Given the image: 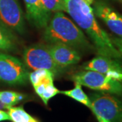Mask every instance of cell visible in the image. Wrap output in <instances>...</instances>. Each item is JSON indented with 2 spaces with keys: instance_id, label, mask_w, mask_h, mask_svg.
Wrapping results in <instances>:
<instances>
[{
  "instance_id": "cell-18",
  "label": "cell",
  "mask_w": 122,
  "mask_h": 122,
  "mask_svg": "<svg viewBox=\"0 0 122 122\" xmlns=\"http://www.w3.org/2000/svg\"><path fill=\"white\" fill-rule=\"evenodd\" d=\"M61 90H59L58 88L54 86V81L48 83L45 87L44 92L42 95L40 96L41 99L44 102L45 105H48V101L50 100L54 96H55L57 94H60Z\"/></svg>"
},
{
  "instance_id": "cell-1",
  "label": "cell",
  "mask_w": 122,
  "mask_h": 122,
  "mask_svg": "<svg viewBox=\"0 0 122 122\" xmlns=\"http://www.w3.org/2000/svg\"><path fill=\"white\" fill-rule=\"evenodd\" d=\"M66 12L91 39L98 55L121 59L122 55L114 46L111 37L97 22L91 5L94 0H64Z\"/></svg>"
},
{
  "instance_id": "cell-7",
  "label": "cell",
  "mask_w": 122,
  "mask_h": 122,
  "mask_svg": "<svg viewBox=\"0 0 122 122\" xmlns=\"http://www.w3.org/2000/svg\"><path fill=\"white\" fill-rule=\"evenodd\" d=\"M0 20L14 32H25V18L18 0H0Z\"/></svg>"
},
{
  "instance_id": "cell-2",
  "label": "cell",
  "mask_w": 122,
  "mask_h": 122,
  "mask_svg": "<svg viewBox=\"0 0 122 122\" xmlns=\"http://www.w3.org/2000/svg\"><path fill=\"white\" fill-rule=\"evenodd\" d=\"M43 37L48 44H62L77 50L92 48L82 30L62 12H54L44 28Z\"/></svg>"
},
{
  "instance_id": "cell-19",
  "label": "cell",
  "mask_w": 122,
  "mask_h": 122,
  "mask_svg": "<svg viewBox=\"0 0 122 122\" xmlns=\"http://www.w3.org/2000/svg\"><path fill=\"white\" fill-rule=\"evenodd\" d=\"M111 41L115 48L122 55V37H111Z\"/></svg>"
},
{
  "instance_id": "cell-24",
  "label": "cell",
  "mask_w": 122,
  "mask_h": 122,
  "mask_svg": "<svg viewBox=\"0 0 122 122\" xmlns=\"http://www.w3.org/2000/svg\"></svg>"
},
{
  "instance_id": "cell-11",
  "label": "cell",
  "mask_w": 122,
  "mask_h": 122,
  "mask_svg": "<svg viewBox=\"0 0 122 122\" xmlns=\"http://www.w3.org/2000/svg\"><path fill=\"white\" fill-rule=\"evenodd\" d=\"M94 13L102 20L106 25L115 34L122 37V16L105 3L96 2L94 8Z\"/></svg>"
},
{
  "instance_id": "cell-20",
  "label": "cell",
  "mask_w": 122,
  "mask_h": 122,
  "mask_svg": "<svg viewBox=\"0 0 122 122\" xmlns=\"http://www.w3.org/2000/svg\"><path fill=\"white\" fill-rule=\"evenodd\" d=\"M4 121H10V117L8 113L3 109H0V122Z\"/></svg>"
},
{
  "instance_id": "cell-17",
  "label": "cell",
  "mask_w": 122,
  "mask_h": 122,
  "mask_svg": "<svg viewBox=\"0 0 122 122\" xmlns=\"http://www.w3.org/2000/svg\"><path fill=\"white\" fill-rule=\"evenodd\" d=\"M44 8L48 12H66L64 0H41Z\"/></svg>"
},
{
  "instance_id": "cell-6",
  "label": "cell",
  "mask_w": 122,
  "mask_h": 122,
  "mask_svg": "<svg viewBox=\"0 0 122 122\" xmlns=\"http://www.w3.org/2000/svg\"><path fill=\"white\" fill-rule=\"evenodd\" d=\"M29 72L18 58L0 52V81L11 85H24L29 80Z\"/></svg>"
},
{
  "instance_id": "cell-9",
  "label": "cell",
  "mask_w": 122,
  "mask_h": 122,
  "mask_svg": "<svg viewBox=\"0 0 122 122\" xmlns=\"http://www.w3.org/2000/svg\"><path fill=\"white\" fill-rule=\"evenodd\" d=\"M53 59L59 66L65 69L78 63L81 54L77 50L62 44H48Z\"/></svg>"
},
{
  "instance_id": "cell-4",
  "label": "cell",
  "mask_w": 122,
  "mask_h": 122,
  "mask_svg": "<svg viewBox=\"0 0 122 122\" xmlns=\"http://www.w3.org/2000/svg\"><path fill=\"white\" fill-rule=\"evenodd\" d=\"M72 79L75 83L94 90L117 95L122 94V81L97 71L90 70L80 71L73 75Z\"/></svg>"
},
{
  "instance_id": "cell-10",
  "label": "cell",
  "mask_w": 122,
  "mask_h": 122,
  "mask_svg": "<svg viewBox=\"0 0 122 122\" xmlns=\"http://www.w3.org/2000/svg\"><path fill=\"white\" fill-rule=\"evenodd\" d=\"M26 8V18L30 25L44 29L51 18V13L44 8L41 0H23Z\"/></svg>"
},
{
  "instance_id": "cell-22",
  "label": "cell",
  "mask_w": 122,
  "mask_h": 122,
  "mask_svg": "<svg viewBox=\"0 0 122 122\" xmlns=\"http://www.w3.org/2000/svg\"><path fill=\"white\" fill-rule=\"evenodd\" d=\"M0 109H8V107L0 100Z\"/></svg>"
},
{
  "instance_id": "cell-14",
  "label": "cell",
  "mask_w": 122,
  "mask_h": 122,
  "mask_svg": "<svg viewBox=\"0 0 122 122\" xmlns=\"http://www.w3.org/2000/svg\"><path fill=\"white\" fill-rule=\"evenodd\" d=\"M8 110L10 121L12 122H32L36 120L30 115L26 113L22 107H11Z\"/></svg>"
},
{
  "instance_id": "cell-23",
  "label": "cell",
  "mask_w": 122,
  "mask_h": 122,
  "mask_svg": "<svg viewBox=\"0 0 122 122\" xmlns=\"http://www.w3.org/2000/svg\"><path fill=\"white\" fill-rule=\"evenodd\" d=\"M38 122V121H37V119H36V120H35V121H34V122Z\"/></svg>"
},
{
  "instance_id": "cell-3",
  "label": "cell",
  "mask_w": 122,
  "mask_h": 122,
  "mask_svg": "<svg viewBox=\"0 0 122 122\" xmlns=\"http://www.w3.org/2000/svg\"><path fill=\"white\" fill-rule=\"evenodd\" d=\"M23 61L27 68L48 70L54 76L62 73L65 69L55 62L48 45L36 44L26 48L23 52Z\"/></svg>"
},
{
  "instance_id": "cell-16",
  "label": "cell",
  "mask_w": 122,
  "mask_h": 122,
  "mask_svg": "<svg viewBox=\"0 0 122 122\" xmlns=\"http://www.w3.org/2000/svg\"><path fill=\"white\" fill-rule=\"evenodd\" d=\"M50 77H55L54 75L50 71L46 69L33 70V72L29 73V79L33 86L35 87L42 82L44 79Z\"/></svg>"
},
{
  "instance_id": "cell-13",
  "label": "cell",
  "mask_w": 122,
  "mask_h": 122,
  "mask_svg": "<svg viewBox=\"0 0 122 122\" xmlns=\"http://www.w3.org/2000/svg\"><path fill=\"white\" fill-rule=\"evenodd\" d=\"M60 94L69 96L70 98L74 99L75 100L86 106L89 109H91V102L90 98L83 91L81 86L79 83H75V87L73 89L69 90L61 91Z\"/></svg>"
},
{
  "instance_id": "cell-8",
  "label": "cell",
  "mask_w": 122,
  "mask_h": 122,
  "mask_svg": "<svg viewBox=\"0 0 122 122\" xmlns=\"http://www.w3.org/2000/svg\"><path fill=\"white\" fill-rule=\"evenodd\" d=\"M85 70L94 71L122 81V66L116 59L98 55L83 65Z\"/></svg>"
},
{
  "instance_id": "cell-12",
  "label": "cell",
  "mask_w": 122,
  "mask_h": 122,
  "mask_svg": "<svg viewBox=\"0 0 122 122\" xmlns=\"http://www.w3.org/2000/svg\"><path fill=\"white\" fill-rule=\"evenodd\" d=\"M17 37L13 30L0 20V52H14L17 49Z\"/></svg>"
},
{
  "instance_id": "cell-15",
  "label": "cell",
  "mask_w": 122,
  "mask_h": 122,
  "mask_svg": "<svg viewBox=\"0 0 122 122\" xmlns=\"http://www.w3.org/2000/svg\"><path fill=\"white\" fill-rule=\"evenodd\" d=\"M25 98V96L14 91H0V100L8 109L9 107L17 105Z\"/></svg>"
},
{
  "instance_id": "cell-5",
  "label": "cell",
  "mask_w": 122,
  "mask_h": 122,
  "mask_svg": "<svg viewBox=\"0 0 122 122\" xmlns=\"http://www.w3.org/2000/svg\"><path fill=\"white\" fill-rule=\"evenodd\" d=\"M91 110L95 115L110 122H122V101L105 92L93 93L89 97Z\"/></svg>"
},
{
  "instance_id": "cell-21",
  "label": "cell",
  "mask_w": 122,
  "mask_h": 122,
  "mask_svg": "<svg viewBox=\"0 0 122 122\" xmlns=\"http://www.w3.org/2000/svg\"><path fill=\"white\" fill-rule=\"evenodd\" d=\"M96 118H97V120H98V122H110L108 120H107V119H105L104 118L101 117L100 116H98V115H96Z\"/></svg>"
}]
</instances>
